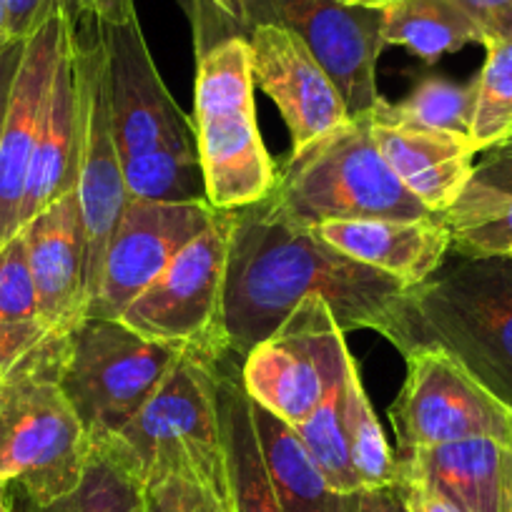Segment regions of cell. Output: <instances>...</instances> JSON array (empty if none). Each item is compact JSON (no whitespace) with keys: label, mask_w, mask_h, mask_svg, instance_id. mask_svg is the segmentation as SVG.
<instances>
[{"label":"cell","mask_w":512,"mask_h":512,"mask_svg":"<svg viewBox=\"0 0 512 512\" xmlns=\"http://www.w3.org/2000/svg\"><path fill=\"white\" fill-rule=\"evenodd\" d=\"M344 425H347L352 467L357 472L362 490L397 485L400 482V460L392 452L390 442L384 437L382 425L374 417V410L369 405L362 379H359V367L354 362V357L347 369V410H344Z\"/></svg>","instance_id":"29"},{"label":"cell","mask_w":512,"mask_h":512,"mask_svg":"<svg viewBox=\"0 0 512 512\" xmlns=\"http://www.w3.org/2000/svg\"><path fill=\"white\" fill-rule=\"evenodd\" d=\"M231 354L214 362L221 427H224L226 470H229L231 512H282L267 460H264L262 442L256 435L254 402L246 395L241 372H236V367L231 364Z\"/></svg>","instance_id":"22"},{"label":"cell","mask_w":512,"mask_h":512,"mask_svg":"<svg viewBox=\"0 0 512 512\" xmlns=\"http://www.w3.org/2000/svg\"><path fill=\"white\" fill-rule=\"evenodd\" d=\"M68 36L66 3L48 16L23 48L11 106L0 136V246L21 231V206L43 108Z\"/></svg>","instance_id":"16"},{"label":"cell","mask_w":512,"mask_h":512,"mask_svg":"<svg viewBox=\"0 0 512 512\" xmlns=\"http://www.w3.org/2000/svg\"><path fill=\"white\" fill-rule=\"evenodd\" d=\"M63 3L66 0H3L8 38L11 41H28Z\"/></svg>","instance_id":"34"},{"label":"cell","mask_w":512,"mask_h":512,"mask_svg":"<svg viewBox=\"0 0 512 512\" xmlns=\"http://www.w3.org/2000/svg\"><path fill=\"white\" fill-rule=\"evenodd\" d=\"M267 201L307 229L322 221L432 216L379 154L369 113L347 118L302 151H292Z\"/></svg>","instance_id":"6"},{"label":"cell","mask_w":512,"mask_h":512,"mask_svg":"<svg viewBox=\"0 0 512 512\" xmlns=\"http://www.w3.org/2000/svg\"><path fill=\"white\" fill-rule=\"evenodd\" d=\"M184 349L144 337L121 319L86 317L63 337V395L98 447L111 440L161 387Z\"/></svg>","instance_id":"7"},{"label":"cell","mask_w":512,"mask_h":512,"mask_svg":"<svg viewBox=\"0 0 512 512\" xmlns=\"http://www.w3.org/2000/svg\"><path fill=\"white\" fill-rule=\"evenodd\" d=\"M312 231L354 262L397 277L407 287L425 284L450 254V229L440 214L427 219L322 221Z\"/></svg>","instance_id":"20"},{"label":"cell","mask_w":512,"mask_h":512,"mask_svg":"<svg viewBox=\"0 0 512 512\" xmlns=\"http://www.w3.org/2000/svg\"><path fill=\"white\" fill-rule=\"evenodd\" d=\"M6 43H11V38H8L6 33V6H3V0H0V48L6 46Z\"/></svg>","instance_id":"45"},{"label":"cell","mask_w":512,"mask_h":512,"mask_svg":"<svg viewBox=\"0 0 512 512\" xmlns=\"http://www.w3.org/2000/svg\"><path fill=\"white\" fill-rule=\"evenodd\" d=\"M510 256H512V254H510Z\"/></svg>","instance_id":"49"},{"label":"cell","mask_w":512,"mask_h":512,"mask_svg":"<svg viewBox=\"0 0 512 512\" xmlns=\"http://www.w3.org/2000/svg\"><path fill=\"white\" fill-rule=\"evenodd\" d=\"M467 184L492 194L512 196V136L482 151V159L475 164Z\"/></svg>","instance_id":"33"},{"label":"cell","mask_w":512,"mask_h":512,"mask_svg":"<svg viewBox=\"0 0 512 512\" xmlns=\"http://www.w3.org/2000/svg\"><path fill=\"white\" fill-rule=\"evenodd\" d=\"M108 91L121 164L164 146H196L191 118L164 86L139 18L123 26L101 21Z\"/></svg>","instance_id":"14"},{"label":"cell","mask_w":512,"mask_h":512,"mask_svg":"<svg viewBox=\"0 0 512 512\" xmlns=\"http://www.w3.org/2000/svg\"><path fill=\"white\" fill-rule=\"evenodd\" d=\"M0 512H13L11 497H8L6 485H0Z\"/></svg>","instance_id":"46"},{"label":"cell","mask_w":512,"mask_h":512,"mask_svg":"<svg viewBox=\"0 0 512 512\" xmlns=\"http://www.w3.org/2000/svg\"><path fill=\"white\" fill-rule=\"evenodd\" d=\"M179 482V500H181V512H231L226 502H221L219 497L211 490H206L199 482L189 480H176Z\"/></svg>","instance_id":"41"},{"label":"cell","mask_w":512,"mask_h":512,"mask_svg":"<svg viewBox=\"0 0 512 512\" xmlns=\"http://www.w3.org/2000/svg\"><path fill=\"white\" fill-rule=\"evenodd\" d=\"M78 181V96L73 71L71 36H66L51 91L43 108L36 149L28 169L26 194L21 206V226L46 206L76 189Z\"/></svg>","instance_id":"21"},{"label":"cell","mask_w":512,"mask_h":512,"mask_svg":"<svg viewBox=\"0 0 512 512\" xmlns=\"http://www.w3.org/2000/svg\"><path fill=\"white\" fill-rule=\"evenodd\" d=\"M352 362V359H349ZM349 369V364H347ZM344 410H347V372L334 384L322 405L312 412L304 422L294 427L299 442L307 455L322 472L324 480L337 492H359V477L352 467L349 455L347 425H344Z\"/></svg>","instance_id":"26"},{"label":"cell","mask_w":512,"mask_h":512,"mask_svg":"<svg viewBox=\"0 0 512 512\" xmlns=\"http://www.w3.org/2000/svg\"><path fill=\"white\" fill-rule=\"evenodd\" d=\"M452 3L480 28L482 41L512 33V0H452Z\"/></svg>","instance_id":"35"},{"label":"cell","mask_w":512,"mask_h":512,"mask_svg":"<svg viewBox=\"0 0 512 512\" xmlns=\"http://www.w3.org/2000/svg\"><path fill=\"white\" fill-rule=\"evenodd\" d=\"M23 48H26V41H11L0 48V136H3V126H6L13 81H16L18 66H21Z\"/></svg>","instance_id":"37"},{"label":"cell","mask_w":512,"mask_h":512,"mask_svg":"<svg viewBox=\"0 0 512 512\" xmlns=\"http://www.w3.org/2000/svg\"><path fill=\"white\" fill-rule=\"evenodd\" d=\"M194 139L206 201L231 211L264 201L277 186V166L256 126L254 76L246 36L196 41Z\"/></svg>","instance_id":"5"},{"label":"cell","mask_w":512,"mask_h":512,"mask_svg":"<svg viewBox=\"0 0 512 512\" xmlns=\"http://www.w3.org/2000/svg\"><path fill=\"white\" fill-rule=\"evenodd\" d=\"M440 216L450 229V251L457 256L485 259L512 254V196L467 184Z\"/></svg>","instance_id":"25"},{"label":"cell","mask_w":512,"mask_h":512,"mask_svg":"<svg viewBox=\"0 0 512 512\" xmlns=\"http://www.w3.org/2000/svg\"><path fill=\"white\" fill-rule=\"evenodd\" d=\"M234 211L214 221L171 259L169 267L128 304L121 322L144 337L219 362L231 354L224 329V289Z\"/></svg>","instance_id":"9"},{"label":"cell","mask_w":512,"mask_h":512,"mask_svg":"<svg viewBox=\"0 0 512 512\" xmlns=\"http://www.w3.org/2000/svg\"><path fill=\"white\" fill-rule=\"evenodd\" d=\"M254 425L282 512H357L359 492L334 490L307 455L292 425L256 402Z\"/></svg>","instance_id":"23"},{"label":"cell","mask_w":512,"mask_h":512,"mask_svg":"<svg viewBox=\"0 0 512 512\" xmlns=\"http://www.w3.org/2000/svg\"><path fill=\"white\" fill-rule=\"evenodd\" d=\"M349 6H362V8H377V11H384V8H390L395 0H344Z\"/></svg>","instance_id":"44"},{"label":"cell","mask_w":512,"mask_h":512,"mask_svg":"<svg viewBox=\"0 0 512 512\" xmlns=\"http://www.w3.org/2000/svg\"><path fill=\"white\" fill-rule=\"evenodd\" d=\"M395 108L410 121L470 139L475 81L467 86H457V83L442 81V78H430V81H422L412 91V96L405 103H397Z\"/></svg>","instance_id":"31"},{"label":"cell","mask_w":512,"mask_h":512,"mask_svg":"<svg viewBox=\"0 0 512 512\" xmlns=\"http://www.w3.org/2000/svg\"><path fill=\"white\" fill-rule=\"evenodd\" d=\"M201 201L128 199L106 249L101 284L86 317L121 319L126 307L164 272L176 254L214 221Z\"/></svg>","instance_id":"13"},{"label":"cell","mask_w":512,"mask_h":512,"mask_svg":"<svg viewBox=\"0 0 512 512\" xmlns=\"http://www.w3.org/2000/svg\"><path fill=\"white\" fill-rule=\"evenodd\" d=\"M36 282L38 317L53 337H66L86 319V236L76 189L21 226Z\"/></svg>","instance_id":"18"},{"label":"cell","mask_w":512,"mask_h":512,"mask_svg":"<svg viewBox=\"0 0 512 512\" xmlns=\"http://www.w3.org/2000/svg\"><path fill=\"white\" fill-rule=\"evenodd\" d=\"M405 487L407 507L410 512H465L462 507H457L450 497H445L442 492L432 490V487L422 485V482H410L400 480Z\"/></svg>","instance_id":"40"},{"label":"cell","mask_w":512,"mask_h":512,"mask_svg":"<svg viewBox=\"0 0 512 512\" xmlns=\"http://www.w3.org/2000/svg\"><path fill=\"white\" fill-rule=\"evenodd\" d=\"M33 512H38V510H36V507H33Z\"/></svg>","instance_id":"48"},{"label":"cell","mask_w":512,"mask_h":512,"mask_svg":"<svg viewBox=\"0 0 512 512\" xmlns=\"http://www.w3.org/2000/svg\"><path fill=\"white\" fill-rule=\"evenodd\" d=\"M485 63L475 78L470 144L475 154L512 136V33L482 41Z\"/></svg>","instance_id":"28"},{"label":"cell","mask_w":512,"mask_h":512,"mask_svg":"<svg viewBox=\"0 0 512 512\" xmlns=\"http://www.w3.org/2000/svg\"><path fill=\"white\" fill-rule=\"evenodd\" d=\"M93 450L108 452L146 487L164 480L199 482L231 510L216 369L201 354H181L146 405Z\"/></svg>","instance_id":"4"},{"label":"cell","mask_w":512,"mask_h":512,"mask_svg":"<svg viewBox=\"0 0 512 512\" xmlns=\"http://www.w3.org/2000/svg\"><path fill=\"white\" fill-rule=\"evenodd\" d=\"M48 337L46 327L38 322L31 324H0V369L8 372L13 364L21 362L33 347Z\"/></svg>","instance_id":"36"},{"label":"cell","mask_w":512,"mask_h":512,"mask_svg":"<svg viewBox=\"0 0 512 512\" xmlns=\"http://www.w3.org/2000/svg\"><path fill=\"white\" fill-rule=\"evenodd\" d=\"M382 18L377 8L344 0H236L231 28L244 36L254 26H279L302 38L337 86L347 116L359 118L382 101L377 91Z\"/></svg>","instance_id":"11"},{"label":"cell","mask_w":512,"mask_h":512,"mask_svg":"<svg viewBox=\"0 0 512 512\" xmlns=\"http://www.w3.org/2000/svg\"><path fill=\"white\" fill-rule=\"evenodd\" d=\"M400 480L422 482L465 512H512V442L475 437L397 452Z\"/></svg>","instance_id":"19"},{"label":"cell","mask_w":512,"mask_h":512,"mask_svg":"<svg viewBox=\"0 0 512 512\" xmlns=\"http://www.w3.org/2000/svg\"><path fill=\"white\" fill-rule=\"evenodd\" d=\"M244 36L249 41L254 86L282 111L292 134V151H302L347 121V106L337 86L302 38L279 26H254Z\"/></svg>","instance_id":"15"},{"label":"cell","mask_w":512,"mask_h":512,"mask_svg":"<svg viewBox=\"0 0 512 512\" xmlns=\"http://www.w3.org/2000/svg\"><path fill=\"white\" fill-rule=\"evenodd\" d=\"M349 359L332 307L322 297H307L246 354L241 379L256 405L297 427L344 377Z\"/></svg>","instance_id":"10"},{"label":"cell","mask_w":512,"mask_h":512,"mask_svg":"<svg viewBox=\"0 0 512 512\" xmlns=\"http://www.w3.org/2000/svg\"><path fill=\"white\" fill-rule=\"evenodd\" d=\"M3 374H6V372H3V369H0V379H3Z\"/></svg>","instance_id":"47"},{"label":"cell","mask_w":512,"mask_h":512,"mask_svg":"<svg viewBox=\"0 0 512 512\" xmlns=\"http://www.w3.org/2000/svg\"><path fill=\"white\" fill-rule=\"evenodd\" d=\"M369 123L379 154L405 189L432 214L450 209L475 169L470 139L410 121L384 98L369 113Z\"/></svg>","instance_id":"17"},{"label":"cell","mask_w":512,"mask_h":512,"mask_svg":"<svg viewBox=\"0 0 512 512\" xmlns=\"http://www.w3.org/2000/svg\"><path fill=\"white\" fill-rule=\"evenodd\" d=\"M231 211L224 329L236 357L277 332L307 297H322L342 332L374 329L397 342L412 287L344 256L267 199Z\"/></svg>","instance_id":"1"},{"label":"cell","mask_w":512,"mask_h":512,"mask_svg":"<svg viewBox=\"0 0 512 512\" xmlns=\"http://www.w3.org/2000/svg\"><path fill=\"white\" fill-rule=\"evenodd\" d=\"M128 199L201 201L204 174L196 146H164L123 161Z\"/></svg>","instance_id":"27"},{"label":"cell","mask_w":512,"mask_h":512,"mask_svg":"<svg viewBox=\"0 0 512 512\" xmlns=\"http://www.w3.org/2000/svg\"><path fill=\"white\" fill-rule=\"evenodd\" d=\"M38 512H144L146 485L136 480L108 452L93 450L81 485L66 500Z\"/></svg>","instance_id":"30"},{"label":"cell","mask_w":512,"mask_h":512,"mask_svg":"<svg viewBox=\"0 0 512 512\" xmlns=\"http://www.w3.org/2000/svg\"><path fill=\"white\" fill-rule=\"evenodd\" d=\"M41 324L26 236L18 231L0 246V324Z\"/></svg>","instance_id":"32"},{"label":"cell","mask_w":512,"mask_h":512,"mask_svg":"<svg viewBox=\"0 0 512 512\" xmlns=\"http://www.w3.org/2000/svg\"><path fill=\"white\" fill-rule=\"evenodd\" d=\"M63 337L48 334L0 379V485L51 507L81 485L91 437L58 382Z\"/></svg>","instance_id":"3"},{"label":"cell","mask_w":512,"mask_h":512,"mask_svg":"<svg viewBox=\"0 0 512 512\" xmlns=\"http://www.w3.org/2000/svg\"><path fill=\"white\" fill-rule=\"evenodd\" d=\"M382 16L384 46H405L425 63L482 43L480 28L452 0H395Z\"/></svg>","instance_id":"24"},{"label":"cell","mask_w":512,"mask_h":512,"mask_svg":"<svg viewBox=\"0 0 512 512\" xmlns=\"http://www.w3.org/2000/svg\"><path fill=\"white\" fill-rule=\"evenodd\" d=\"M66 13L78 96L76 196L81 206L83 236H86V284L88 304H91L101 284L108 241L121 219L128 191L123 181L121 151L113 131L108 58L101 21L81 0H66Z\"/></svg>","instance_id":"8"},{"label":"cell","mask_w":512,"mask_h":512,"mask_svg":"<svg viewBox=\"0 0 512 512\" xmlns=\"http://www.w3.org/2000/svg\"><path fill=\"white\" fill-rule=\"evenodd\" d=\"M357 512H410L402 482L387 487H369L359 490Z\"/></svg>","instance_id":"39"},{"label":"cell","mask_w":512,"mask_h":512,"mask_svg":"<svg viewBox=\"0 0 512 512\" xmlns=\"http://www.w3.org/2000/svg\"><path fill=\"white\" fill-rule=\"evenodd\" d=\"M83 6L98 18V21L108 23V26H123V23H131L139 18L136 13V3L134 0H81ZM181 8L191 16V0H179Z\"/></svg>","instance_id":"38"},{"label":"cell","mask_w":512,"mask_h":512,"mask_svg":"<svg viewBox=\"0 0 512 512\" xmlns=\"http://www.w3.org/2000/svg\"><path fill=\"white\" fill-rule=\"evenodd\" d=\"M194 6V13H191L194 21H219L229 26L234 21L236 0H194Z\"/></svg>","instance_id":"43"},{"label":"cell","mask_w":512,"mask_h":512,"mask_svg":"<svg viewBox=\"0 0 512 512\" xmlns=\"http://www.w3.org/2000/svg\"><path fill=\"white\" fill-rule=\"evenodd\" d=\"M395 347L450 354L512 410V256H460L412 287Z\"/></svg>","instance_id":"2"},{"label":"cell","mask_w":512,"mask_h":512,"mask_svg":"<svg viewBox=\"0 0 512 512\" xmlns=\"http://www.w3.org/2000/svg\"><path fill=\"white\" fill-rule=\"evenodd\" d=\"M407 379L390 407L402 450L492 437L512 442V410L487 392L460 362L440 349L405 357Z\"/></svg>","instance_id":"12"},{"label":"cell","mask_w":512,"mask_h":512,"mask_svg":"<svg viewBox=\"0 0 512 512\" xmlns=\"http://www.w3.org/2000/svg\"><path fill=\"white\" fill-rule=\"evenodd\" d=\"M144 512H181L179 482L164 480L146 487V510Z\"/></svg>","instance_id":"42"}]
</instances>
